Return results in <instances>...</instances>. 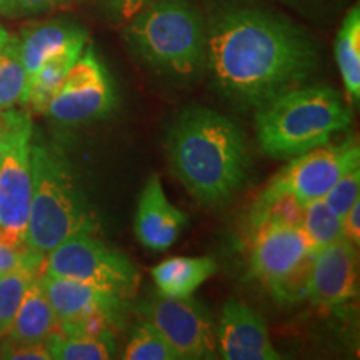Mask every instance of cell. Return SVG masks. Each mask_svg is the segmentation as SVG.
I'll use <instances>...</instances> for the list:
<instances>
[{
  "label": "cell",
  "mask_w": 360,
  "mask_h": 360,
  "mask_svg": "<svg viewBox=\"0 0 360 360\" xmlns=\"http://www.w3.org/2000/svg\"><path fill=\"white\" fill-rule=\"evenodd\" d=\"M214 82L232 102L260 107L312 74L317 52L292 22L254 7L219 12L207 30Z\"/></svg>",
  "instance_id": "obj_1"
},
{
  "label": "cell",
  "mask_w": 360,
  "mask_h": 360,
  "mask_svg": "<svg viewBox=\"0 0 360 360\" xmlns=\"http://www.w3.org/2000/svg\"><path fill=\"white\" fill-rule=\"evenodd\" d=\"M170 169L200 204L229 200L245 184L250 169L245 135L236 122L212 109L191 107L170 127Z\"/></svg>",
  "instance_id": "obj_2"
},
{
  "label": "cell",
  "mask_w": 360,
  "mask_h": 360,
  "mask_svg": "<svg viewBox=\"0 0 360 360\" xmlns=\"http://www.w3.org/2000/svg\"><path fill=\"white\" fill-rule=\"evenodd\" d=\"M352 115L330 87H294L270 98L255 115L259 146L274 159H294L326 146Z\"/></svg>",
  "instance_id": "obj_3"
},
{
  "label": "cell",
  "mask_w": 360,
  "mask_h": 360,
  "mask_svg": "<svg viewBox=\"0 0 360 360\" xmlns=\"http://www.w3.org/2000/svg\"><path fill=\"white\" fill-rule=\"evenodd\" d=\"M130 52L150 70L192 79L207 62V27L188 0H154L125 27Z\"/></svg>",
  "instance_id": "obj_4"
},
{
  "label": "cell",
  "mask_w": 360,
  "mask_h": 360,
  "mask_svg": "<svg viewBox=\"0 0 360 360\" xmlns=\"http://www.w3.org/2000/svg\"><path fill=\"white\" fill-rule=\"evenodd\" d=\"M32 200L25 245L45 255L77 233H94L98 224L60 152L32 142Z\"/></svg>",
  "instance_id": "obj_5"
},
{
  "label": "cell",
  "mask_w": 360,
  "mask_h": 360,
  "mask_svg": "<svg viewBox=\"0 0 360 360\" xmlns=\"http://www.w3.org/2000/svg\"><path fill=\"white\" fill-rule=\"evenodd\" d=\"M32 134L30 115L0 110V242L25 247L32 200Z\"/></svg>",
  "instance_id": "obj_6"
},
{
  "label": "cell",
  "mask_w": 360,
  "mask_h": 360,
  "mask_svg": "<svg viewBox=\"0 0 360 360\" xmlns=\"http://www.w3.org/2000/svg\"><path fill=\"white\" fill-rule=\"evenodd\" d=\"M314 252L300 225L262 222L254 227L249 274L269 287L277 302H297L307 295Z\"/></svg>",
  "instance_id": "obj_7"
},
{
  "label": "cell",
  "mask_w": 360,
  "mask_h": 360,
  "mask_svg": "<svg viewBox=\"0 0 360 360\" xmlns=\"http://www.w3.org/2000/svg\"><path fill=\"white\" fill-rule=\"evenodd\" d=\"M39 274L74 278L122 299L134 295L139 285V272L127 255L89 232L67 238L47 252Z\"/></svg>",
  "instance_id": "obj_8"
},
{
  "label": "cell",
  "mask_w": 360,
  "mask_h": 360,
  "mask_svg": "<svg viewBox=\"0 0 360 360\" xmlns=\"http://www.w3.org/2000/svg\"><path fill=\"white\" fill-rule=\"evenodd\" d=\"M359 160L360 148L354 139L337 146L328 142L294 157L285 169L274 175L254 204H264L281 195L295 197L304 205L323 199L342 175L357 167Z\"/></svg>",
  "instance_id": "obj_9"
},
{
  "label": "cell",
  "mask_w": 360,
  "mask_h": 360,
  "mask_svg": "<svg viewBox=\"0 0 360 360\" xmlns=\"http://www.w3.org/2000/svg\"><path fill=\"white\" fill-rule=\"evenodd\" d=\"M115 102L109 70L89 47L58 85L44 114L57 124L77 125L107 115Z\"/></svg>",
  "instance_id": "obj_10"
},
{
  "label": "cell",
  "mask_w": 360,
  "mask_h": 360,
  "mask_svg": "<svg viewBox=\"0 0 360 360\" xmlns=\"http://www.w3.org/2000/svg\"><path fill=\"white\" fill-rule=\"evenodd\" d=\"M143 317L164 335L180 360L215 359L219 354L217 335L209 310L197 300L167 299L148 300Z\"/></svg>",
  "instance_id": "obj_11"
},
{
  "label": "cell",
  "mask_w": 360,
  "mask_h": 360,
  "mask_svg": "<svg viewBox=\"0 0 360 360\" xmlns=\"http://www.w3.org/2000/svg\"><path fill=\"white\" fill-rule=\"evenodd\" d=\"M357 281L355 245L342 237L314 252L305 297L319 309L342 307L357 297Z\"/></svg>",
  "instance_id": "obj_12"
},
{
  "label": "cell",
  "mask_w": 360,
  "mask_h": 360,
  "mask_svg": "<svg viewBox=\"0 0 360 360\" xmlns=\"http://www.w3.org/2000/svg\"><path fill=\"white\" fill-rule=\"evenodd\" d=\"M37 278L57 315L58 330L92 317H105L114 326L119 322L124 299L114 292L47 274H40Z\"/></svg>",
  "instance_id": "obj_13"
},
{
  "label": "cell",
  "mask_w": 360,
  "mask_h": 360,
  "mask_svg": "<svg viewBox=\"0 0 360 360\" xmlns=\"http://www.w3.org/2000/svg\"><path fill=\"white\" fill-rule=\"evenodd\" d=\"M217 335L219 354L225 360H278L264 319L249 305L231 299L224 305Z\"/></svg>",
  "instance_id": "obj_14"
},
{
  "label": "cell",
  "mask_w": 360,
  "mask_h": 360,
  "mask_svg": "<svg viewBox=\"0 0 360 360\" xmlns=\"http://www.w3.org/2000/svg\"><path fill=\"white\" fill-rule=\"evenodd\" d=\"M187 224V215L172 205L165 195L160 177L152 174L137 202L134 231L148 250L164 252L172 247Z\"/></svg>",
  "instance_id": "obj_15"
},
{
  "label": "cell",
  "mask_w": 360,
  "mask_h": 360,
  "mask_svg": "<svg viewBox=\"0 0 360 360\" xmlns=\"http://www.w3.org/2000/svg\"><path fill=\"white\" fill-rule=\"evenodd\" d=\"M56 332H58V319L39 283V278L35 277L25 289L11 330L6 335L7 340H4L2 345L24 347L44 344Z\"/></svg>",
  "instance_id": "obj_16"
},
{
  "label": "cell",
  "mask_w": 360,
  "mask_h": 360,
  "mask_svg": "<svg viewBox=\"0 0 360 360\" xmlns=\"http://www.w3.org/2000/svg\"><path fill=\"white\" fill-rule=\"evenodd\" d=\"M80 37H87L82 27L69 20H51L27 27L19 37V51L24 64L27 82L39 70V67L53 53L67 47Z\"/></svg>",
  "instance_id": "obj_17"
},
{
  "label": "cell",
  "mask_w": 360,
  "mask_h": 360,
  "mask_svg": "<svg viewBox=\"0 0 360 360\" xmlns=\"http://www.w3.org/2000/svg\"><path fill=\"white\" fill-rule=\"evenodd\" d=\"M217 270L212 257H172L150 270L157 292L167 299L192 297Z\"/></svg>",
  "instance_id": "obj_18"
},
{
  "label": "cell",
  "mask_w": 360,
  "mask_h": 360,
  "mask_svg": "<svg viewBox=\"0 0 360 360\" xmlns=\"http://www.w3.org/2000/svg\"><path fill=\"white\" fill-rule=\"evenodd\" d=\"M85 42H87V37H80L49 57L32 75V79L27 82L24 98L20 103L29 105L37 114H44L58 85L62 84V80L77 62L80 53L84 52Z\"/></svg>",
  "instance_id": "obj_19"
},
{
  "label": "cell",
  "mask_w": 360,
  "mask_h": 360,
  "mask_svg": "<svg viewBox=\"0 0 360 360\" xmlns=\"http://www.w3.org/2000/svg\"><path fill=\"white\" fill-rule=\"evenodd\" d=\"M335 60L349 97L360 101V8H350L335 37Z\"/></svg>",
  "instance_id": "obj_20"
},
{
  "label": "cell",
  "mask_w": 360,
  "mask_h": 360,
  "mask_svg": "<svg viewBox=\"0 0 360 360\" xmlns=\"http://www.w3.org/2000/svg\"><path fill=\"white\" fill-rule=\"evenodd\" d=\"M52 359L57 360H107L115 357L112 332L102 334H60L56 332L45 340Z\"/></svg>",
  "instance_id": "obj_21"
},
{
  "label": "cell",
  "mask_w": 360,
  "mask_h": 360,
  "mask_svg": "<svg viewBox=\"0 0 360 360\" xmlns=\"http://www.w3.org/2000/svg\"><path fill=\"white\" fill-rule=\"evenodd\" d=\"M39 272L40 264H24L0 276V339L11 330L25 289Z\"/></svg>",
  "instance_id": "obj_22"
},
{
  "label": "cell",
  "mask_w": 360,
  "mask_h": 360,
  "mask_svg": "<svg viewBox=\"0 0 360 360\" xmlns=\"http://www.w3.org/2000/svg\"><path fill=\"white\" fill-rule=\"evenodd\" d=\"M27 87V74L22 64L19 37H11L0 51V110L12 109L22 102Z\"/></svg>",
  "instance_id": "obj_23"
},
{
  "label": "cell",
  "mask_w": 360,
  "mask_h": 360,
  "mask_svg": "<svg viewBox=\"0 0 360 360\" xmlns=\"http://www.w3.org/2000/svg\"><path fill=\"white\" fill-rule=\"evenodd\" d=\"M300 227H302L309 242L312 244L314 250L322 249V247L344 237V233H342V219L328 209L323 199L305 204Z\"/></svg>",
  "instance_id": "obj_24"
},
{
  "label": "cell",
  "mask_w": 360,
  "mask_h": 360,
  "mask_svg": "<svg viewBox=\"0 0 360 360\" xmlns=\"http://www.w3.org/2000/svg\"><path fill=\"white\" fill-rule=\"evenodd\" d=\"M125 360H179L177 354L170 347L150 322H141L130 334L129 344L124 350Z\"/></svg>",
  "instance_id": "obj_25"
},
{
  "label": "cell",
  "mask_w": 360,
  "mask_h": 360,
  "mask_svg": "<svg viewBox=\"0 0 360 360\" xmlns=\"http://www.w3.org/2000/svg\"><path fill=\"white\" fill-rule=\"evenodd\" d=\"M360 199V167H354L334 184V187L323 197V202L335 215L342 219L350 207Z\"/></svg>",
  "instance_id": "obj_26"
},
{
  "label": "cell",
  "mask_w": 360,
  "mask_h": 360,
  "mask_svg": "<svg viewBox=\"0 0 360 360\" xmlns=\"http://www.w3.org/2000/svg\"><path fill=\"white\" fill-rule=\"evenodd\" d=\"M44 255H39L30 249L22 247V249H13L0 242V276L11 272V270L20 267L24 264H40L42 265Z\"/></svg>",
  "instance_id": "obj_27"
},
{
  "label": "cell",
  "mask_w": 360,
  "mask_h": 360,
  "mask_svg": "<svg viewBox=\"0 0 360 360\" xmlns=\"http://www.w3.org/2000/svg\"><path fill=\"white\" fill-rule=\"evenodd\" d=\"M0 357L2 359H15V360H51V352L47 345L44 344H32L24 345V347H0Z\"/></svg>",
  "instance_id": "obj_28"
},
{
  "label": "cell",
  "mask_w": 360,
  "mask_h": 360,
  "mask_svg": "<svg viewBox=\"0 0 360 360\" xmlns=\"http://www.w3.org/2000/svg\"><path fill=\"white\" fill-rule=\"evenodd\" d=\"M102 2L117 19L130 20L154 0H102Z\"/></svg>",
  "instance_id": "obj_29"
},
{
  "label": "cell",
  "mask_w": 360,
  "mask_h": 360,
  "mask_svg": "<svg viewBox=\"0 0 360 360\" xmlns=\"http://www.w3.org/2000/svg\"><path fill=\"white\" fill-rule=\"evenodd\" d=\"M342 233L344 238H347L350 244L355 247L359 245L360 240V199L350 207L347 214L342 217Z\"/></svg>",
  "instance_id": "obj_30"
},
{
  "label": "cell",
  "mask_w": 360,
  "mask_h": 360,
  "mask_svg": "<svg viewBox=\"0 0 360 360\" xmlns=\"http://www.w3.org/2000/svg\"><path fill=\"white\" fill-rule=\"evenodd\" d=\"M60 0H15L17 13L22 15H39L52 11Z\"/></svg>",
  "instance_id": "obj_31"
},
{
  "label": "cell",
  "mask_w": 360,
  "mask_h": 360,
  "mask_svg": "<svg viewBox=\"0 0 360 360\" xmlns=\"http://www.w3.org/2000/svg\"><path fill=\"white\" fill-rule=\"evenodd\" d=\"M0 13L2 15H17L15 0H0Z\"/></svg>",
  "instance_id": "obj_32"
},
{
  "label": "cell",
  "mask_w": 360,
  "mask_h": 360,
  "mask_svg": "<svg viewBox=\"0 0 360 360\" xmlns=\"http://www.w3.org/2000/svg\"><path fill=\"white\" fill-rule=\"evenodd\" d=\"M8 39H11V35H8L7 30L0 25V51H2V47L7 44Z\"/></svg>",
  "instance_id": "obj_33"
},
{
  "label": "cell",
  "mask_w": 360,
  "mask_h": 360,
  "mask_svg": "<svg viewBox=\"0 0 360 360\" xmlns=\"http://www.w3.org/2000/svg\"><path fill=\"white\" fill-rule=\"evenodd\" d=\"M60 2H62V0H60Z\"/></svg>",
  "instance_id": "obj_34"
}]
</instances>
